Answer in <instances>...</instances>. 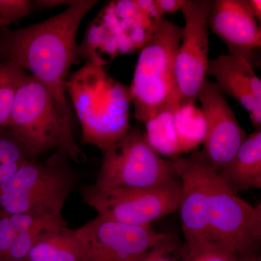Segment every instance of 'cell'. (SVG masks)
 I'll list each match as a JSON object with an SVG mask.
<instances>
[{
  "instance_id": "6da1fadb",
  "label": "cell",
  "mask_w": 261,
  "mask_h": 261,
  "mask_svg": "<svg viewBox=\"0 0 261 261\" xmlns=\"http://www.w3.org/2000/svg\"><path fill=\"white\" fill-rule=\"evenodd\" d=\"M99 1L75 0L59 14L29 25L0 33V61L18 65L68 105L67 80L78 58L76 36L86 15Z\"/></svg>"
},
{
  "instance_id": "7a4b0ae2",
  "label": "cell",
  "mask_w": 261,
  "mask_h": 261,
  "mask_svg": "<svg viewBox=\"0 0 261 261\" xmlns=\"http://www.w3.org/2000/svg\"><path fill=\"white\" fill-rule=\"evenodd\" d=\"M9 128L31 159L53 149L75 163L87 159L75 142L68 105L29 73L15 98Z\"/></svg>"
},
{
  "instance_id": "3957f363",
  "label": "cell",
  "mask_w": 261,
  "mask_h": 261,
  "mask_svg": "<svg viewBox=\"0 0 261 261\" xmlns=\"http://www.w3.org/2000/svg\"><path fill=\"white\" fill-rule=\"evenodd\" d=\"M82 126V142L104 152L130 130L129 89L87 62L65 86Z\"/></svg>"
},
{
  "instance_id": "277c9868",
  "label": "cell",
  "mask_w": 261,
  "mask_h": 261,
  "mask_svg": "<svg viewBox=\"0 0 261 261\" xmlns=\"http://www.w3.org/2000/svg\"><path fill=\"white\" fill-rule=\"evenodd\" d=\"M183 27L163 18L141 49L129 88L135 116L147 123L173 107L175 58Z\"/></svg>"
},
{
  "instance_id": "5b68a950",
  "label": "cell",
  "mask_w": 261,
  "mask_h": 261,
  "mask_svg": "<svg viewBox=\"0 0 261 261\" xmlns=\"http://www.w3.org/2000/svg\"><path fill=\"white\" fill-rule=\"evenodd\" d=\"M162 18L154 1L112 2L89 27L78 57L102 67L115 57L142 49Z\"/></svg>"
},
{
  "instance_id": "8992f818",
  "label": "cell",
  "mask_w": 261,
  "mask_h": 261,
  "mask_svg": "<svg viewBox=\"0 0 261 261\" xmlns=\"http://www.w3.org/2000/svg\"><path fill=\"white\" fill-rule=\"evenodd\" d=\"M75 182L74 175L56 159L29 160L0 185V214L62 215Z\"/></svg>"
},
{
  "instance_id": "52a82bcc",
  "label": "cell",
  "mask_w": 261,
  "mask_h": 261,
  "mask_svg": "<svg viewBox=\"0 0 261 261\" xmlns=\"http://www.w3.org/2000/svg\"><path fill=\"white\" fill-rule=\"evenodd\" d=\"M94 186L100 189L152 188L179 183L173 161H167L139 130H129L102 152Z\"/></svg>"
},
{
  "instance_id": "ba28073f",
  "label": "cell",
  "mask_w": 261,
  "mask_h": 261,
  "mask_svg": "<svg viewBox=\"0 0 261 261\" xmlns=\"http://www.w3.org/2000/svg\"><path fill=\"white\" fill-rule=\"evenodd\" d=\"M209 241L222 245L238 258L258 254L261 204L252 205L231 191L209 167L207 199Z\"/></svg>"
},
{
  "instance_id": "9c48e42d",
  "label": "cell",
  "mask_w": 261,
  "mask_h": 261,
  "mask_svg": "<svg viewBox=\"0 0 261 261\" xmlns=\"http://www.w3.org/2000/svg\"><path fill=\"white\" fill-rule=\"evenodd\" d=\"M181 182L152 188L100 189L94 185L81 190L82 200L111 221L135 226L154 221L178 210Z\"/></svg>"
},
{
  "instance_id": "30bf717a",
  "label": "cell",
  "mask_w": 261,
  "mask_h": 261,
  "mask_svg": "<svg viewBox=\"0 0 261 261\" xmlns=\"http://www.w3.org/2000/svg\"><path fill=\"white\" fill-rule=\"evenodd\" d=\"M213 1L185 0V25L174 64L173 107L195 105L208 63V18Z\"/></svg>"
},
{
  "instance_id": "8fae6325",
  "label": "cell",
  "mask_w": 261,
  "mask_h": 261,
  "mask_svg": "<svg viewBox=\"0 0 261 261\" xmlns=\"http://www.w3.org/2000/svg\"><path fill=\"white\" fill-rule=\"evenodd\" d=\"M81 261H142L154 244L168 233L152 226H135L97 217L75 229Z\"/></svg>"
},
{
  "instance_id": "7c38bea8",
  "label": "cell",
  "mask_w": 261,
  "mask_h": 261,
  "mask_svg": "<svg viewBox=\"0 0 261 261\" xmlns=\"http://www.w3.org/2000/svg\"><path fill=\"white\" fill-rule=\"evenodd\" d=\"M205 122L202 150L204 162L219 173L230 162L247 135L240 126L224 94L206 79L197 94Z\"/></svg>"
},
{
  "instance_id": "4fadbf2b",
  "label": "cell",
  "mask_w": 261,
  "mask_h": 261,
  "mask_svg": "<svg viewBox=\"0 0 261 261\" xmlns=\"http://www.w3.org/2000/svg\"><path fill=\"white\" fill-rule=\"evenodd\" d=\"M173 162L181 182L178 210L185 245L209 241V166L204 162L198 151Z\"/></svg>"
},
{
  "instance_id": "5bb4252c",
  "label": "cell",
  "mask_w": 261,
  "mask_h": 261,
  "mask_svg": "<svg viewBox=\"0 0 261 261\" xmlns=\"http://www.w3.org/2000/svg\"><path fill=\"white\" fill-rule=\"evenodd\" d=\"M208 25L227 46L229 54L253 65L254 50L261 47V29L247 0L213 1Z\"/></svg>"
},
{
  "instance_id": "9a60e30c",
  "label": "cell",
  "mask_w": 261,
  "mask_h": 261,
  "mask_svg": "<svg viewBox=\"0 0 261 261\" xmlns=\"http://www.w3.org/2000/svg\"><path fill=\"white\" fill-rule=\"evenodd\" d=\"M206 75L216 80L221 93L238 100L249 113L256 130H261V80L250 62L234 55L209 60Z\"/></svg>"
},
{
  "instance_id": "2e32d148",
  "label": "cell",
  "mask_w": 261,
  "mask_h": 261,
  "mask_svg": "<svg viewBox=\"0 0 261 261\" xmlns=\"http://www.w3.org/2000/svg\"><path fill=\"white\" fill-rule=\"evenodd\" d=\"M220 178L235 194L261 189V130L247 136Z\"/></svg>"
},
{
  "instance_id": "e0dca14e",
  "label": "cell",
  "mask_w": 261,
  "mask_h": 261,
  "mask_svg": "<svg viewBox=\"0 0 261 261\" xmlns=\"http://www.w3.org/2000/svg\"><path fill=\"white\" fill-rule=\"evenodd\" d=\"M18 233L14 243L2 261H25L29 252L39 240L49 231L67 226L62 215L36 216L27 214L10 215Z\"/></svg>"
},
{
  "instance_id": "ac0fdd59",
  "label": "cell",
  "mask_w": 261,
  "mask_h": 261,
  "mask_svg": "<svg viewBox=\"0 0 261 261\" xmlns=\"http://www.w3.org/2000/svg\"><path fill=\"white\" fill-rule=\"evenodd\" d=\"M75 229L68 226L49 231L36 243L25 261H81Z\"/></svg>"
},
{
  "instance_id": "d6986e66",
  "label": "cell",
  "mask_w": 261,
  "mask_h": 261,
  "mask_svg": "<svg viewBox=\"0 0 261 261\" xmlns=\"http://www.w3.org/2000/svg\"><path fill=\"white\" fill-rule=\"evenodd\" d=\"M28 74L11 62L0 61V128H9L15 98Z\"/></svg>"
},
{
  "instance_id": "ffe728a7",
  "label": "cell",
  "mask_w": 261,
  "mask_h": 261,
  "mask_svg": "<svg viewBox=\"0 0 261 261\" xmlns=\"http://www.w3.org/2000/svg\"><path fill=\"white\" fill-rule=\"evenodd\" d=\"M30 159L13 132L9 128H0V185Z\"/></svg>"
},
{
  "instance_id": "44dd1931",
  "label": "cell",
  "mask_w": 261,
  "mask_h": 261,
  "mask_svg": "<svg viewBox=\"0 0 261 261\" xmlns=\"http://www.w3.org/2000/svg\"><path fill=\"white\" fill-rule=\"evenodd\" d=\"M181 258L183 261H239L232 252L211 241L185 245Z\"/></svg>"
},
{
  "instance_id": "7402d4cb",
  "label": "cell",
  "mask_w": 261,
  "mask_h": 261,
  "mask_svg": "<svg viewBox=\"0 0 261 261\" xmlns=\"http://www.w3.org/2000/svg\"><path fill=\"white\" fill-rule=\"evenodd\" d=\"M183 251L184 247L177 238L168 233L166 238L149 249L142 261H178L181 258Z\"/></svg>"
},
{
  "instance_id": "603a6c76",
  "label": "cell",
  "mask_w": 261,
  "mask_h": 261,
  "mask_svg": "<svg viewBox=\"0 0 261 261\" xmlns=\"http://www.w3.org/2000/svg\"><path fill=\"white\" fill-rule=\"evenodd\" d=\"M34 3L29 0H0V17L10 24L32 13Z\"/></svg>"
},
{
  "instance_id": "cb8c5ba5",
  "label": "cell",
  "mask_w": 261,
  "mask_h": 261,
  "mask_svg": "<svg viewBox=\"0 0 261 261\" xmlns=\"http://www.w3.org/2000/svg\"><path fill=\"white\" fill-rule=\"evenodd\" d=\"M18 230L8 215L0 214V261L3 260L18 235Z\"/></svg>"
},
{
  "instance_id": "d4e9b609",
  "label": "cell",
  "mask_w": 261,
  "mask_h": 261,
  "mask_svg": "<svg viewBox=\"0 0 261 261\" xmlns=\"http://www.w3.org/2000/svg\"><path fill=\"white\" fill-rule=\"evenodd\" d=\"M185 0H154V3L160 14L172 13L181 10Z\"/></svg>"
},
{
  "instance_id": "484cf974",
  "label": "cell",
  "mask_w": 261,
  "mask_h": 261,
  "mask_svg": "<svg viewBox=\"0 0 261 261\" xmlns=\"http://www.w3.org/2000/svg\"><path fill=\"white\" fill-rule=\"evenodd\" d=\"M75 0H37L33 2L34 5L37 6L38 8L42 10L50 9V8H57V7L67 5L70 6L75 3Z\"/></svg>"
},
{
  "instance_id": "4316f807",
  "label": "cell",
  "mask_w": 261,
  "mask_h": 261,
  "mask_svg": "<svg viewBox=\"0 0 261 261\" xmlns=\"http://www.w3.org/2000/svg\"><path fill=\"white\" fill-rule=\"evenodd\" d=\"M250 5L252 14L255 16L257 21L261 22V1L260 0H247Z\"/></svg>"
},
{
  "instance_id": "83f0119b",
  "label": "cell",
  "mask_w": 261,
  "mask_h": 261,
  "mask_svg": "<svg viewBox=\"0 0 261 261\" xmlns=\"http://www.w3.org/2000/svg\"><path fill=\"white\" fill-rule=\"evenodd\" d=\"M239 261H261V260L260 255L256 254V255L241 257V258H239Z\"/></svg>"
},
{
  "instance_id": "f1b7e54d",
  "label": "cell",
  "mask_w": 261,
  "mask_h": 261,
  "mask_svg": "<svg viewBox=\"0 0 261 261\" xmlns=\"http://www.w3.org/2000/svg\"><path fill=\"white\" fill-rule=\"evenodd\" d=\"M9 25H10L9 23L5 21V20H3V19L0 17V29L5 28V27H8Z\"/></svg>"
}]
</instances>
